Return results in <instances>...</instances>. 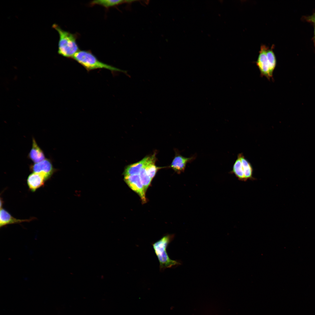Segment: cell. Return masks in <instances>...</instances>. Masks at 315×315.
Returning <instances> with one entry per match:
<instances>
[{"label":"cell","mask_w":315,"mask_h":315,"mask_svg":"<svg viewBox=\"0 0 315 315\" xmlns=\"http://www.w3.org/2000/svg\"><path fill=\"white\" fill-rule=\"evenodd\" d=\"M30 170L34 172L43 174L47 180L50 178L55 170L50 160L46 159L30 166Z\"/></svg>","instance_id":"obj_7"},{"label":"cell","mask_w":315,"mask_h":315,"mask_svg":"<svg viewBox=\"0 0 315 315\" xmlns=\"http://www.w3.org/2000/svg\"><path fill=\"white\" fill-rule=\"evenodd\" d=\"M73 59L87 71L98 69H105L112 72H120L127 74L126 71L122 70L107 64L98 60L91 51L79 50L74 56Z\"/></svg>","instance_id":"obj_2"},{"label":"cell","mask_w":315,"mask_h":315,"mask_svg":"<svg viewBox=\"0 0 315 315\" xmlns=\"http://www.w3.org/2000/svg\"><path fill=\"white\" fill-rule=\"evenodd\" d=\"M52 27L57 32L59 36L58 53L64 57L72 58L80 50L76 41L77 35L63 30L55 24H53Z\"/></svg>","instance_id":"obj_1"},{"label":"cell","mask_w":315,"mask_h":315,"mask_svg":"<svg viewBox=\"0 0 315 315\" xmlns=\"http://www.w3.org/2000/svg\"><path fill=\"white\" fill-rule=\"evenodd\" d=\"M173 238V235H167L152 244L159 262L160 270H163L166 268L180 264L179 262L171 259L167 251V247Z\"/></svg>","instance_id":"obj_3"},{"label":"cell","mask_w":315,"mask_h":315,"mask_svg":"<svg viewBox=\"0 0 315 315\" xmlns=\"http://www.w3.org/2000/svg\"><path fill=\"white\" fill-rule=\"evenodd\" d=\"M314 36L312 38V40L314 43V45L315 49V25H314Z\"/></svg>","instance_id":"obj_18"},{"label":"cell","mask_w":315,"mask_h":315,"mask_svg":"<svg viewBox=\"0 0 315 315\" xmlns=\"http://www.w3.org/2000/svg\"><path fill=\"white\" fill-rule=\"evenodd\" d=\"M196 157V154L189 158L184 157L180 154L178 150L175 149V156L170 167L175 172L180 174L184 171L187 164L192 162Z\"/></svg>","instance_id":"obj_5"},{"label":"cell","mask_w":315,"mask_h":315,"mask_svg":"<svg viewBox=\"0 0 315 315\" xmlns=\"http://www.w3.org/2000/svg\"><path fill=\"white\" fill-rule=\"evenodd\" d=\"M230 173L234 174L239 180L242 181H246L243 170L239 153L238 154L237 158L233 165L232 169Z\"/></svg>","instance_id":"obj_13"},{"label":"cell","mask_w":315,"mask_h":315,"mask_svg":"<svg viewBox=\"0 0 315 315\" xmlns=\"http://www.w3.org/2000/svg\"><path fill=\"white\" fill-rule=\"evenodd\" d=\"M139 174L145 192L150 184L152 179L147 174L145 166L141 170Z\"/></svg>","instance_id":"obj_16"},{"label":"cell","mask_w":315,"mask_h":315,"mask_svg":"<svg viewBox=\"0 0 315 315\" xmlns=\"http://www.w3.org/2000/svg\"><path fill=\"white\" fill-rule=\"evenodd\" d=\"M124 3H127V0H95L91 1L90 3V5L92 6L99 5L107 9Z\"/></svg>","instance_id":"obj_14"},{"label":"cell","mask_w":315,"mask_h":315,"mask_svg":"<svg viewBox=\"0 0 315 315\" xmlns=\"http://www.w3.org/2000/svg\"><path fill=\"white\" fill-rule=\"evenodd\" d=\"M124 180L130 188L138 195L142 201L145 202V191L139 174L125 176Z\"/></svg>","instance_id":"obj_4"},{"label":"cell","mask_w":315,"mask_h":315,"mask_svg":"<svg viewBox=\"0 0 315 315\" xmlns=\"http://www.w3.org/2000/svg\"><path fill=\"white\" fill-rule=\"evenodd\" d=\"M239 154L246 181L255 180V179L253 176V169L251 164L245 158L242 153Z\"/></svg>","instance_id":"obj_12"},{"label":"cell","mask_w":315,"mask_h":315,"mask_svg":"<svg viewBox=\"0 0 315 315\" xmlns=\"http://www.w3.org/2000/svg\"><path fill=\"white\" fill-rule=\"evenodd\" d=\"M35 219L32 217L29 219H20L15 218L3 206L0 207V227H3L7 225L11 224L19 223L25 222H30Z\"/></svg>","instance_id":"obj_9"},{"label":"cell","mask_w":315,"mask_h":315,"mask_svg":"<svg viewBox=\"0 0 315 315\" xmlns=\"http://www.w3.org/2000/svg\"><path fill=\"white\" fill-rule=\"evenodd\" d=\"M266 55L269 64L270 75L272 77L274 71L276 64V60L275 54L272 48H267Z\"/></svg>","instance_id":"obj_15"},{"label":"cell","mask_w":315,"mask_h":315,"mask_svg":"<svg viewBox=\"0 0 315 315\" xmlns=\"http://www.w3.org/2000/svg\"><path fill=\"white\" fill-rule=\"evenodd\" d=\"M268 47L265 45H262L259 51V54L256 63L260 71L261 75L270 79L272 78L267 57V50Z\"/></svg>","instance_id":"obj_6"},{"label":"cell","mask_w":315,"mask_h":315,"mask_svg":"<svg viewBox=\"0 0 315 315\" xmlns=\"http://www.w3.org/2000/svg\"><path fill=\"white\" fill-rule=\"evenodd\" d=\"M47 180L43 174L34 172L28 176L27 179V183L30 190L34 192L38 188L43 186Z\"/></svg>","instance_id":"obj_8"},{"label":"cell","mask_w":315,"mask_h":315,"mask_svg":"<svg viewBox=\"0 0 315 315\" xmlns=\"http://www.w3.org/2000/svg\"><path fill=\"white\" fill-rule=\"evenodd\" d=\"M149 156H146L136 163L127 166L125 169L124 176L139 174L141 170L146 165Z\"/></svg>","instance_id":"obj_10"},{"label":"cell","mask_w":315,"mask_h":315,"mask_svg":"<svg viewBox=\"0 0 315 315\" xmlns=\"http://www.w3.org/2000/svg\"><path fill=\"white\" fill-rule=\"evenodd\" d=\"M32 141V147L29 156L33 162L36 163L44 160L45 157L43 151L38 146L34 138Z\"/></svg>","instance_id":"obj_11"},{"label":"cell","mask_w":315,"mask_h":315,"mask_svg":"<svg viewBox=\"0 0 315 315\" xmlns=\"http://www.w3.org/2000/svg\"><path fill=\"white\" fill-rule=\"evenodd\" d=\"M302 20L312 24L313 25H315V12L310 15L303 16Z\"/></svg>","instance_id":"obj_17"}]
</instances>
